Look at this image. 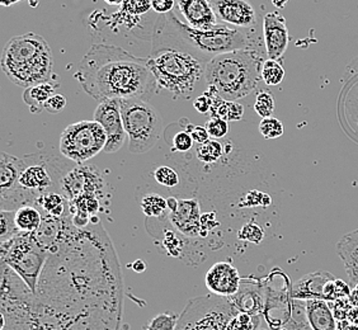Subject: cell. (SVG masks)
I'll list each match as a JSON object with an SVG mask.
<instances>
[{"instance_id": "26", "label": "cell", "mask_w": 358, "mask_h": 330, "mask_svg": "<svg viewBox=\"0 0 358 330\" xmlns=\"http://www.w3.org/2000/svg\"><path fill=\"white\" fill-rule=\"evenodd\" d=\"M59 88V82H40L29 87L23 93V101L29 107L32 113H41L45 110L46 103L51 96L56 94L55 90Z\"/></svg>"}, {"instance_id": "12", "label": "cell", "mask_w": 358, "mask_h": 330, "mask_svg": "<svg viewBox=\"0 0 358 330\" xmlns=\"http://www.w3.org/2000/svg\"><path fill=\"white\" fill-rule=\"evenodd\" d=\"M52 57V51L48 41L40 35L26 34L10 38L3 48L1 68L24 66Z\"/></svg>"}, {"instance_id": "47", "label": "cell", "mask_w": 358, "mask_h": 330, "mask_svg": "<svg viewBox=\"0 0 358 330\" xmlns=\"http://www.w3.org/2000/svg\"><path fill=\"white\" fill-rule=\"evenodd\" d=\"M129 267H132V269H134L136 273H143V272H145V269H146V264H145V261H141V259H138V261H135L132 264H130Z\"/></svg>"}, {"instance_id": "9", "label": "cell", "mask_w": 358, "mask_h": 330, "mask_svg": "<svg viewBox=\"0 0 358 330\" xmlns=\"http://www.w3.org/2000/svg\"><path fill=\"white\" fill-rule=\"evenodd\" d=\"M238 313L230 299L200 296L187 303L176 330H227L230 320Z\"/></svg>"}, {"instance_id": "36", "label": "cell", "mask_w": 358, "mask_h": 330, "mask_svg": "<svg viewBox=\"0 0 358 330\" xmlns=\"http://www.w3.org/2000/svg\"><path fill=\"white\" fill-rule=\"evenodd\" d=\"M275 96L267 90L259 92L255 96V110L259 117H272L275 112Z\"/></svg>"}, {"instance_id": "29", "label": "cell", "mask_w": 358, "mask_h": 330, "mask_svg": "<svg viewBox=\"0 0 358 330\" xmlns=\"http://www.w3.org/2000/svg\"><path fill=\"white\" fill-rule=\"evenodd\" d=\"M140 206L148 219H163L168 215L166 199L159 193H145L140 201Z\"/></svg>"}, {"instance_id": "16", "label": "cell", "mask_w": 358, "mask_h": 330, "mask_svg": "<svg viewBox=\"0 0 358 330\" xmlns=\"http://www.w3.org/2000/svg\"><path fill=\"white\" fill-rule=\"evenodd\" d=\"M166 220L178 234L187 239H201L202 213L197 199H178V207L168 213Z\"/></svg>"}, {"instance_id": "7", "label": "cell", "mask_w": 358, "mask_h": 330, "mask_svg": "<svg viewBox=\"0 0 358 330\" xmlns=\"http://www.w3.org/2000/svg\"><path fill=\"white\" fill-rule=\"evenodd\" d=\"M124 131L132 154H144L157 145L162 134V118L152 104L141 98L121 99Z\"/></svg>"}, {"instance_id": "24", "label": "cell", "mask_w": 358, "mask_h": 330, "mask_svg": "<svg viewBox=\"0 0 358 330\" xmlns=\"http://www.w3.org/2000/svg\"><path fill=\"white\" fill-rule=\"evenodd\" d=\"M337 253L345 264L348 285L353 289L358 285V229L342 236L337 243Z\"/></svg>"}, {"instance_id": "45", "label": "cell", "mask_w": 358, "mask_h": 330, "mask_svg": "<svg viewBox=\"0 0 358 330\" xmlns=\"http://www.w3.org/2000/svg\"><path fill=\"white\" fill-rule=\"evenodd\" d=\"M189 134L192 136L193 141L197 145L206 144L207 141L211 140L205 126H192Z\"/></svg>"}, {"instance_id": "35", "label": "cell", "mask_w": 358, "mask_h": 330, "mask_svg": "<svg viewBox=\"0 0 358 330\" xmlns=\"http://www.w3.org/2000/svg\"><path fill=\"white\" fill-rule=\"evenodd\" d=\"M152 9V0H124L118 14L126 18H138Z\"/></svg>"}, {"instance_id": "6", "label": "cell", "mask_w": 358, "mask_h": 330, "mask_svg": "<svg viewBox=\"0 0 358 330\" xmlns=\"http://www.w3.org/2000/svg\"><path fill=\"white\" fill-rule=\"evenodd\" d=\"M23 159L24 168L20 177V186L31 193L36 201L48 193H62V179L76 168L71 160L62 158L48 149L24 155Z\"/></svg>"}, {"instance_id": "18", "label": "cell", "mask_w": 358, "mask_h": 330, "mask_svg": "<svg viewBox=\"0 0 358 330\" xmlns=\"http://www.w3.org/2000/svg\"><path fill=\"white\" fill-rule=\"evenodd\" d=\"M291 289L292 285H289L287 281L281 289H266L263 313L269 328L272 330H283L291 317L294 301V299L291 297Z\"/></svg>"}, {"instance_id": "43", "label": "cell", "mask_w": 358, "mask_h": 330, "mask_svg": "<svg viewBox=\"0 0 358 330\" xmlns=\"http://www.w3.org/2000/svg\"><path fill=\"white\" fill-rule=\"evenodd\" d=\"M263 236H264V231H263L262 227H259L258 224H249L239 233V238L241 239L255 241V243H259V241H262Z\"/></svg>"}, {"instance_id": "42", "label": "cell", "mask_w": 358, "mask_h": 330, "mask_svg": "<svg viewBox=\"0 0 358 330\" xmlns=\"http://www.w3.org/2000/svg\"><path fill=\"white\" fill-rule=\"evenodd\" d=\"M214 94L215 90L208 88V90L205 92L203 94L197 96V98L194 99V103H193L194 110H197V112H200V113H207V112H210L211 107H213V102H214Z\"/></svg>"}, {"instance_id": "27", "label": "cell", "mask_w": 358, "mask_h": 330, "mask_svg": "<svg viewBox=\"0 0 358 330\" xmlns=\"http://www.w3.org/2000/svg\"><path fill=\"white\" fill-rule=\"evenodd\" d=\"M14 220L21 233H35L42 225L43 213L35 205H26L14 211Z\"/></svg>"}, {"instance_id": "13", "label": "cell", "mask_w": 358, "mask_h": 330, "mask_svg": "<svg viewBox=\"0 0 358 330\" xmlns=\"http://www.w3.org/2000/svg\"><path fill=\"white\" fill-rule=\"evenodd\" d=\"M348 69L355 73L350 78L345 76L337 112L342 129L358 144V57L351 62Z\"/></svg>"}, {"instance_id": "2", "label": "cell", "mask_w": 358, "mask_h": 330, "mask_svg": "<svg viewBox=\"0 0 358 330\" xmlns=\"http://www.w3.org/2000/svg\"><path fill=\"white\" fill-rule=\"evenodd\" d=\"M74 78L99 103L108 99L141 98L157 87L148 59L101 43L90 48Z\"/></svg>"}, {"instance_id": "46", "label": "cell", "mask_w": 358, "mask_h": 330, "mask_svg": "<svg viewBox=\"0 0 358 330\" xmlns=\"http://www.w3.org/2000/svg\"><path fill=\"white\" fill-rule=\"evenodd\" d=\"M176 7V0H152V10L158 14L172 12Z\"/></svg>"}, {"instance_id": "21", "label": "cell", "mask_w": 358, "mask_h": 330, "mask_svg": "<svg viewBox=\"0 0 358 330\" xmlns=\"http://www.w3.org/2000/svg\"><path fill=\"white\" fill-rule=\"evenodd\" d=\"M178 8L191 27L210 29L219 24L214 7L208 0H178Z\"/></svg>"}, {"instance_id": "4", "label": "cell", "mask_w": 358, "mask_h": 330, "mask_svg": "<svg viewBox=\"0 0 358 330\" xmlns=\"http://www.w3.org/2000/svg\"><path fill=\"white\" fill-rule=\"evenodd\" d=\"M266 50H238L216 56L206 64L205 82L227 101L249 96L262 80Z\"/></svg>"}, {"instance_id": "1", "label": "cell", "mask_w": 358, "mask_h": 330, "mask_svg": "<svg viewBox=\"0 0 358 330\" xmlns=\"http://www.w3.org/2000/svg\"><path fill=\"white\" fill-rule=\"evenodd\" d=\"M48 253L35 294L0 297L4 330H120L122 275L99 220L78 229L70 219Z\"/></svg>"}, {"instance_id": "33", "label": "cell", "mask_w": 358, "mask_h": 330, "mask_svg": "<svg viewBox=\"0 0 358 330\" xmlns=\"http://www.w3.org/2000/svg\"><path fill=\"white\" fill-rule=\"evenodd\" d=\"M224 155V145L217 140L211 138L206 144L199 145L196 149V157L205 164H215Z\"/></svg>"}, {"instance_id": "8", "label": "cell", "mask_w": 358, "mask_h": 330, "mask_svg": "<svg viewBox=\"0 0 358 330\" xmlns=\"http://www.w3.org/2000/svg\"><path fill=\"white\" fill-rule=\"evenodd\" d=\"M0 252L1 263L13 269L35 294L48 255V250L37 241L35 234L20 233L12 241H3Z\"/></svg>"}, {"instance_id": "20", "label": "cell", "mask_w": 358, "mask_h": 330, "mask_svg": "<svg viewBox=\"0 0 358 330\" xmlns=\"http://www.w3.org/2000/svg\"><path fill=\"white\" fill-rule=\"evenodd\" d=\"M215 13L222 23L238 28L257 27V13L249 0H215Z\"/></svg>"}, {"instance_id": "14", "label": "cell", "mask_w": 358, "mask_h": 330, "mask_svg": "<svg viewBox=\"0 0 358 330\" xmlns=\"http://www.w3.org/2000/svg\"><path fill=\"white\" fill-rule=\"evenodd\" d=\"M94 121L101 124L107 134L104 152L108 154L118 152L127 138L121 113V99H108L98 104Z\"/></svg>"}, {"instance_id": "22", "label": "cell", "mask_w": 358, "mask_h": 330, "mask_svg": "<svg viewBox=\"0 0 358 330\" xmlns=\"http://www.w3.org/2000/svg\"><path fill=\"white\" fill-rule=\"evenodd\" d=\"M336 277L327 271H317L301 277L292 285L291 297L294 300L309 301V300H323L324 287L327 283L333 281Z\"/></svg>"}, {"instance_id": "38", "label": "cell", "mask_w": 358, "mask_h": 330, "mask_svg": "<svg viewBox=\"0 0 358 330\" xmlns=\"http://www.w3.org/2000/svg\"><path fill=\"white\" fill-rule=\"evenodd\" d=\"M179 315L162 313L152 317L144 330H176L178 327Z\"/></svg>"}, {"instance_id": "37", "label": "cell", "mask_w": 358, "mask_h": 330, "mask_svg": "<svg viewBox=\"0 0 358 330\" xmlns=\"http://www.w3.org/2000/svg\"><path fill=\"white\" fill-rule=\"evenodd\" d=\"M21 231L15 225L14 211H1L0 213V241H12Z\"/></svg>"}, {"instance_id": "31", "label": "cell", "mask_w": 358, "mask_h": 330, "mask_svg": "<svg viewBox=\"0 0 358 330\" xmlns=\"http://www.w3.org/2000/svg\"><path fill=\"white\" fill-rule=\"evenodd\" d=\"M152 179L159 186L166 188V191H178L182 185V177L178 169L169 164L158 165L152 171Z\"/></svg>"}, {"instance_id": "49", "label": "cell", "mask_w": 358, "mask_h": 330, "mask_svg": "<svg viewBox=\"0 0 358 330\" xmlns=\"http://www.w3.org/2000/svg\"><path fill=\"white\" fill-rule=\"evenodd\" d=\"M348 300H350V303H351L353 308H358V285L352 289L351 295L348 297Z\"/></svg>"}, {"instance_id": "48", "label": "cell", "mask_w": 358, "mask_h": 330, "mask_svg": "<svg viewBox=\"0 0 358 330\" xmlns=\"http://www.w3.org/2000/svg\"><path fill=\"white\" fill-rule=\"evenodd\" d=\"M166 205H168V213H172L178 207V199L176 196H169L166 199Z\"/></svg>"}, {"instance_id": "44", "label": "cell", "mask_w": 358, "mask_h": 330, "mask_svg": "<svg viewBox=\"0 0 358 330\" xmlns=\"http://www.w3.org/2000/svg\"><path fill=\"white\" fill-rule=\"evenodd\" d=\"M65 107H66V96L62 94H54L48 99L45 110L50 113H59L65 110Z\"/></svg>"}, {"instance_id": "39", "label": "cell", "mask_w": 358, "mask_h": 330, "mask_svg": "<svg viewBox=\"0 0 358 330\" xmlns=\"http://www.w3.org/2000/svg\"><path fill=\"white\" fill-rule=\"evenodd\" d=\"M259 132L262 136L267 140H273V138H281L285 132V126L278 118L267 117L262 118L259 124Z\"/></svg>"}, {"instance_id": "51", "label": "cell", "mask_w": 358, "mask_h": 330, "mask_svg": "<svg viewBox=\"0 0 358 330\" xmlns=\"http://www.w3.org/2000/svg\"><path fill=\"white\" fill-rule=\"evenodd\" d=\"M18 1H21V0H0V3H1L4 7H10V6H13V4L18 3Z\"/></svg>"}, {"instance_id": "10", "label": "cell", "mask_w": 358, "mask_h": 330, "mask_svg": "<svg viewBox=\"0 0 358 330\" xmlns=\"http://www.w3.org/2000/svg\"><path fill=\"white\" fill-rule=\"evenodd\" d=\"M107 134L96 121L69 124L60 136L62 157L76 164H83L106 149Z\"/></svg>"}, {"instance_id": "52", "label": "cell", "mask_w": 358, "mask_h": 330, "mask_svg": "<svg viewBox=\"0 0 358 330\" xmlns=\"http://www.w3.org/2000/svg\"><path fill=\"white\" fill-rule=\"evenodd\" d=\"M104 1L110 6H122L124 3V0H104Z\"/></svg>"}, {"instance_id": "11", "label": "cell", "mask_w": 358, "mask_h": 330, "mask_svg": "<svg viewBox=\"0 0 358 330\" xmlns=\"http://www.w3.org/2000/svg\"><path fill=\"white\" fill-rule=\"evenodd\" d=\"M24 168V159L1 152L0 157V208L17 211L20 207L35 205L36 199L20 186V177Z\"/></svg>"}, {"instance_id": "50", "label": "cell", "mask_w": 358, "mask_h": 330, "mask_svg": "<svg viewBox=\"0 0 358 330\" xmlns=\"http://www.w3.org/2000/svg\"><path fill=\"white\" fill-rule=\"evenodd\" d=\"M271 1H272V4H273L275 7L282 9V8H285V6L287 4V1H289V0H271Z\"/></svg>"}, {"instance_id": "25", "label": "cell", "mask_w": 358, "mask_h": 330, "mask_svg": "<svg viewBox=\"0 0 358 330\" xmlns=\"http://www.w3.org/2000/svg\"><path fill=\"white\" fill-rule=\"evenodd\" d=\"M306 315L313 330H337V319L325 300L306 301Z\"/></svg>"}, {"instance_id": "23", "label": "cell", "mask_w": 358, "mask_h": 330, "mask_svg": "<svg viewBox=\"0 0 358 330\" xmlns=\"http://www.w3.org/2000/svg\"><path fill=\"white\" fill-rule=\"evenodd\" d=\"M264 300H266V289L258 283H241V289L236 295L230 297L239 313L249 314L253 317H259L264 311Z\"/></svg>"}, {"instance_id": "3", "label": "cell", "mask_w": 358, "mask_h": 330, "mask_svg": "<svg viewBox=\"0 0 358 330\" xmlns=\"http://www.w3.org/2000/svg\"><path fill=\"white\" fill-rule=\"evenodd\" d=\"M152 52L173 48L188 52L207 64L216 56L238 50H263L264 42L255 28H238L219 23L197 29L179 20L174 10L160 14L152 28Z\"/></svg>"}, {"instance_id": "19", "label": "cell", "mask_w": 358, "mask_h": 330, "mask_svg": "<svg viewBox=\"0 0 358 330\" xmlns=\"http://www.w3.org/2000/svg\"><path fill=\"white\" fill-rule=\"evenodd\" d=\"M205 283L213 295L230 299L239 292L241 278L230 261H217L207 271Z\"/></svg>"}, {"instance_id": "40", "label": "cell", "mask_w": 358, "mask_h": 330, "mask_svg": "<svg viewBox=\"0 0 358 330\" xmlns=\"http://www.w3.org/2000/svg\"><path fill=\"white\" fill-rule=\"evenodd\" d=\"M210 138L214 140L225 138L229 132V122L219 117H211L205 124Z\"/></svg>"}, {"instance_id": "17", "label": "cell", "mask_w": 358, "mask_h": 330, "mask_svg": "<svg viewBox=\"0 0 358 330\" xmlns=\"http://www.w3.org/2000/svg\"><path fill=\"white\" fill-rule=\"evenodd\" d=\"M263 42L266 55L272 60H281L289 48V36L286 20L278 12H269L263 17Z\"/></svg>"}, {"instance_id": "41", "label": "cell", "mask_w": 358, "mask_h": 330, "mask_svg": "<svg viewBox=\"0 0 358 330\" xmlns=\"http://www.w3.org/2000/svg\"><path fill=\"white\" fill-rule=\"evenodd\" d=\"M193 138L191 136L189 132L186 131H180L177 132L173 138V146H174V150L179 152H188L192 150L193 148Z\"/></svg>"}, {"instance_id": "30", "label": "cell", "mask_w": 358, "mask_h": 330, "mask_svg": "<svg viewBox=\"0 0 358 330\" xmlns=\"http://www.w3.org/2000/svg\"><path fill=\"white\" fill-rule=\"evenodd\" d=\"M36 206L41 208L42 213L54 217H62L68 215L66 207V199L62 193L51 192L43 194L36 201Z\"/></svg>"}, {"instance_id": "28", "label": "cell", "mask_w": 358, "mask_h": 330, "mask_svg": "<svg viewBox=\"0 0 358 330\" xmlns=\"http://www.w3.org/2000/svg\"><path fill=\"white\" fill-rule=\"evenodd\" d=\"M210 113H211V117H219L227 122L241 121V118L244 117V106H241V103H238L235 101L222 99L215 92L214 102H213Z\"/></svg>"}, {"instance_id": "34", "label": "cell", "mask_w": 358, "mask_h": 330, "mask_svg": "<svg viewBox=\"0 0 358 330\" xmlns=\"http://www.w3.org/2000/svg\"><path fill=\"white\" fill-rule=\"evenodd\" d=\"M261 76L264 84L268 87H275L281 84L285 79V69L282 64L278 60H272V59L264 60Z\"/></svg>"}, {"instance_id": "32", "label": "cell", "mask_w": 358, "mask_h": 330, "mask_svg": "<svg viewBox=\"0 0 358 330\" xmlns=\"http://www.w3.org/2000/svg\"><path fill=\"white\" fill-rule=\"evenodd\" d=\"M283 330H313L306 315V301L294 300L292 313Z\"/></svg>"}, {"instance_id": "15", "label": "cell", "mask_w": 358, "mask_h": 330, "mask_svg": "<svg viewBox=\"0 0 358 330\" xmlns=\"http://www.w3.org/2000/svg\"><path fill=\"white\" fill-rule=\"evenodd\" d=\"M103 186V179L94 166H76L70 171L62 182V192L74 201L84 196H96Z\"/></svg>"}, {"instance_id": "5", "label": "cell", "mask_w": 358, "mask_h": 330, "mask_svg": "<svg viewBox=\"0 0 358 330\" xmlns=\"http://www.w3.org/2000/svg\"><path fill=\"white\" fill-rule=\"evenodd\" d=\"M148 65L157 87L168 90L176 99H189L205 79L206 64L180 50L154 51L148 59Z\"/></svg>"}]
</instances>
